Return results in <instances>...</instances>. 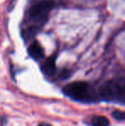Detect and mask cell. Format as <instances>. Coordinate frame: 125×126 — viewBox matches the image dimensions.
I'll return each mask as SVG.
<instances>
[{
    "label": "cell",
    "instance_id": "obj_1",
    "mask_svg": "<svg viewBox=\"0 0 125 126\" xmlns=\"http://www.w3.org/2000/svg\"><path fill=\"white\" fill-rule=\"evenodd\" d=\"M66 96L81 102H93L97 99L94 88L85 81H74L69 83L63 88Z\"/></svg>",
    "mask_w": 125,
    "mask_h": 126
},
{
    "label": "cell",
    "instance_id": "obj_2",
    "mask_svg": "<svg viewBox=\"0 0 125 126\" xmlns=\"http://www.w3.org/2000/svg\"><path fill=\"white\" fill-rule=\"evenodd\" d=\"M54 3L49 0H44L36 3L29 9L28 17L31 21L38 23H43L48 17L51 10L53 9Z\"/></svg>",
    "mask_w": 125,
    "mask_h": 126
},
{
    "label": "cell",
    "instance_id": "obj_3",
    "mask_svg": "<svg viewBox=\"0 0 125 126\" xmlns=\"http://www.w3.org/2000/svg\"><path fill=\"white\" fill-rule=\"evenodd\" d=\"M120 93V81L110 80L105 81L98 89V95L100 98L106 101L117 102Z\"/></svg>",
    "mask_w": 125,
    "mask_h": 126
},
{
    "label": "cell",
    "instance_id": "obj_4",
    "mask_svg": "<svg viewBox=\"0 0 125 126\" xmlns=\"http://www.w3.org/2000/svg\"><path fill=\"white\" fill-rule=\"evenodd\" d=\"M28 54L32 58L35 60H40L44 57V49L40 44L37 41H34L29 46Z\"/></svg>",
    "mask_w": 125,
    "mask_h": 126
},
{
    "label": "cell",
    "instance_id": "obj_5",
    "mask_svg": "<svg viewBox=\"0 0 125 126\" xmlns=\"http://www.w3.org/2000/svg\"><path fill=\"white\" fill-rule=\"evenodd\" d=\"M42 71L46 76H53L56 72V62L54 57H51L45 61L41 67Z\"/></svg>",
    "mask_w": 125,
    "mask_h": 126
},
{
    "label": "cell",
    "instance_id": "obj_6",
    "mask_svg": "<svg viewBox=\"0 0 125 126\" xmlns=\"http://www.w3.org/2000/svg\"><path fill=\"white\" fill-rule=\"evenodd\" d=\"M90 124L92 126H109L110 122L108 118H106L104 116H94L92 118L90 121Z\"/></svg>",
    "mask_w": 125,
    "mask_h": 126
},
{
    "label": "cell",
    "instance_id": "obj_7",
    "mask_svg": "<svg viewBox=\"0 0 125 126\" xmlns=\"http://www.w3.org/2000/svg\"><path fill=\"white\" fill-rule=\"evenodd\" d=\"M117 102L125 104V81H120V93Z\"/></svg>",
    "mask_w": 125,
    "mask_h": 126
},
{
    "label": "cell",
    "instance_id": "obj_8",
    "mask_svg": "<svg viewBox=\"0 0 125 126\" xmlns=\"http://www.w3.org/2000/svg\"><path fill=\"white\" fill-rule=\"evenodd\" d=\"M111 116L113 117L115 119L119 120V121H123V120H125V111H114L113 112H112Z\"/></svg>",
    "mask_w": 125,
    "mask_h": 126
},
{
    "label": "cell",
    "instance_id": "obj_9",
    "mask_svg": "<svg viewBox=\"0 0 125 126\" xmlns=\"http://www.w3.org/2000/svg\"><path fill=\"white\" fill-rule=\"evenodd\" d=\"M38 126H52V125H48V124H41V125H38Z\"/></svg>",
    "mask_w": 125,
    "mask_h": 126
}]
</instances>
